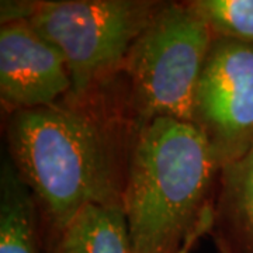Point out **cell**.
Instances as JSON below:
<instances>
[{
	"mask_svg": "<svg viewBox=\"0 0 253 253\" xmlns=\"http://www.w3.org/2000/svg\"><path fill=\"white\" fill-rule=\"evenodd\" d=\"M189 4L214 37L253 45V0H194Z\"/></svg>",
	"mask_w": 253,
	"mask_h": 253,
	"instance_id": "10",
	"label": "cell"
},
{
	"mask_svg": "<svg viewBox=\"0 0 253 253\" xmlns=\"http://www.w3.org/2000/svg\"><path fill=\"white\" fill-rule=\"evenodd\" d=\"M161 4L134 0L36 1L28 23L62 54L76 97L126 63Z\"/></svg>",
	"mask_w": 253,
	"mask_h": 253,
	"instance_id": "4",
	"label": "cell"
},
{
	"mask_svg": "<svg viewBox=\"0 0 253 253\" xmlns=\"http://www.w3.org/2000/svg\"><path fill=\"white\" fill-rule=\"evenodd\" d=\"M36 201L11 161L0 173V253H38Z\"/></svg>",
	"mask_w": 253,
	"mask_h": 253,
	"instance_id": "8",
	"label": "cell"
},
{
	"mask_svg": "<svg viewBox=\"0 0 253 253\" xmlns=\"http://www.w3.org/2000/svg\"><path fill=\"white\" fill-rule=\"evenodd\" d=\"M11 162L58 232L87 206L123 204L110 144L99 124L76 109L14 111Z\"/></svg>",
	"mask_w": 253,
	"mask_h": 253,
	"instance_id": "2",
	"label": "cell"
},
{
	"mask_svg": "<svg viewBox=\"0 0 253 253\" xmlns=\"http://www.w3.org/2000/svg\"><path fill=\"white\" fill-rule=\"evenodd\" d=\"M219 166L199 126L158 117L141 126L123 191L131 253H173L204 212Z\"/></svg>",
	"mask_w": 253,
	"mask_h": 253,
	"instance_id": "1",
	"label": "cell"
},
{
	"mask_svg": "<svg viewBox=\"0 0 253 253\" xmlns=\"http://www.w3.org/2000/svg\"><path fill=\"white\" fill-rule=\"evenodd\" d=\"M210 225H211V210L206 208L204 212H203L201 217H200L197 225L190 231L189 234H187V236L184 238V241H183L180 246H179V249L174 251L173 253H190V249L193 248V245L196 244V241H197L204 232H207Z\"/></svg>",
	"mask_w": 253,
	"mask_h": 253,
	"instance_id": "11",
	"label": "cell"
},
{
	"mask_svg": "<svg viewBox=\"0 0 253 253\" xmlns=\"http://www.w3.org/2000/svg\"><path fill=\"white\" fill-rule=\"evenodd\" d=\"M49 253H131L123 204L83 208L58 232Z\"/></svg>",
	"mask_w": 253,
	"mask_h": 253,
	"instance_id": "7",
	"label": "cell"
},
{
	"mask_svg": "<svg viewBox=\"0 0 253 253\" xmlns=\"http://www.w3.org/2000/svg\"><path fill=\"white\" fill-rule=\"evenodd\" d=\"M229 238L221 253H253V146L239 159L221 168Z\"/></svg>",
	"mask_w": 253,
	"mask_h": 253,
	"instance_id": "9",
	"label": "cell"
},
{
	"mask_svg": "<svg viewBox=\"0 0 253 253\" xmlns=\"http://www.w3.org/2000/svg\"><path fill=\"white\" fill-rule=\"evenodd\" d=\"M212 41V31L189 3L158 7L126 61L142 124L158 117L193 123Z\"/></svg>",
	"mask_w": 253,
	"mask_h": 253,
	"instance_id": "3",
	"label": "cell"
},
{
	"mask_svg": "<svg viewBox=\"0 0 253 253\" xmlns=\"http://www.w3.org/2000/svg\"><path fill=\"white\" fill-rule=\"evenodd\" d=\"M193 124L221 168L252 148L253 45L214 37L197 84Z\"/></svg>",
	"mask_w": 253,
	"mask_h": 253,
	"instance_id": "5",
	"label": "cell"
},
{
	"mask_svg": "<svg viewBox=\"0 0 253 253\" xmlns=\"http://www.w3.org/2000/svg\"><path fill=\"white\" fill-rule=\"evenodd\" d=\"M72 91L62 54L28 21L0 27V99L13 113L46 107Z\"/></svg>",
	"mask_w": 253,
	"mask_h": 253,
	"instance_id": "6",
	"label": "cell"
}]
</instances>
